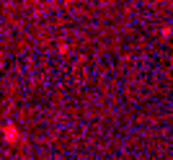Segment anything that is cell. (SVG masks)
<instances>
[{"label": "cell", "instance_id": "obj_1", "mask_svg": "<svg viewBox=\"0 0 173 160\" xmlns=\"http://www.w3.org/2000/svg\"><path fill=\"white\" fill-rule=\"evenodd\" d=\"M16 127H5V139H16Z\"/></svg>", "mask_w": 173, "mask_h": 160}]
</instances>
